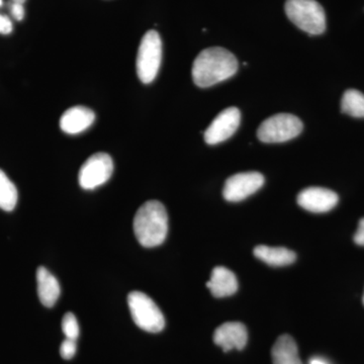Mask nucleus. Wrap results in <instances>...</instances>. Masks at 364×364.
Listing matches in <instances>:
<instances>
[{
    "label": "nucleus",
    "instance_id": "1",
    "mask_svg": "<svg viewBox=\"0 0 364 364\" xmlns=\"http://www.w3.org/2000/svg\"><path fill=\"white\" fill-rule=\"evenodd\" d=\"M238 70V61L222 47L208 48L196 57L193 65V81L198 87H210L231 78Z\"/></svg>",
    "mask_w": 364,
    "mask_h": 364
},
{
    "label": "nucleus",
    "instance_id": "2",
    "mask_svg": "<svg viewBox=\"0 0 364 364\" xmlns=\"http://www.w3.org/2000/svg\"><path fill=\"white\" fill-rule=\"evenodd\" d=\"M136 240L146 248L161 245L168 233V215L158 200H149L136 210L134 218Z\"/></svg>",
    "mask_w": 364,
    "mask_h": 364
},
{
    "label": "nucleus",
    "instance_id": "3",
    "mask_svg": "<svg viewBox=\"0 0 364 364\" xmlns=\"http://www.w3.org/2000/svg\"><path fill=\"white\" fill-rule=\"evenodd\" d=\"M286 13L291 23L310 35H321L326 30L324 9L316 0H287Z\"/></svg>",
    "mask_w": 364,
    "mask_h": 364
},
{
    "label": "nucleus",
    "instance_id": "4",
    "mask_svg": "<svg viewBox=\"0 0 364 364\" xmlns=\"http://www.w3.org/2000/svg\"><path fill=\"white\" fill-rule=\"evenodd\" d=\"M161 61V38L156 31L151 30L144 35L136 55V74L143 83L148 85L155 80Z\"/></svg>",
    "mask_w": 364,
    "mask_h": 364
},
{
    "label": "nucleus",
    "instance_id": "5",
    "mask_svg": "<svg viewBox=\"0 0 364 364\" xmlns=\"http://www.w3.org/2000/svg\"><path fill=\"white\" fill-rule=\"evenodd\" d=\"M128 305L132 318L140 329L149 333H159L164 329V316L149 296L142 291H132L128 296Z\"/></svg>",
    "mask_w": 364,
    "mask_h": 364
},
{
    "label": "nucleus",
    "instance_id": "6",
    "mask_svg": "<svg viewBox=\"0 0 364 364\" xmlns=\"http://www.w3.org/2000/svg\"><path fill=\"white\" fill-rule=\"evenodd\" d=\"M303 123L291 114H277L268 117L258 128L261 142L282 143L296 138L303 131Z\"/></svg>",
    "mask_w": 364,
    "mask_h": 364
},
{
    "label": "nucleus",
    "instance_id": "7",
    "mask_svg": "<svg viewBox=\"0 0 364 364\" xmlns=\"http://www.w3.org/2000/svg\"><path fill=\"white\" fill-rule=\"evenodd\" d=\"M112 172L114 162L112 157L107 153H95L79 170V184L86 191H92L107 182Z\"/></svg>",
    "mask_w": 364,
    "mask_h": 364
},
{
    "label": "nucleus",
    "instance_id": "8",
    "mask_svg": "<svg viewBox=\"0 0 364 364\" xmlns=\"http://www.w3.org/2000/svg\"><path fill=\"white\" fill-rule=\"evenodd\" d=\"M264 184V176L259 172L235 174L225 182L223 196L228 202L238 203L252 196Z\"/></svg>",
    "mask_w": 364,
    "mask_h": 364
},
{
    "label": "nucleus",
    "instance_id": "9",
    "mask_svg": "<svg viewBox=\"0 0 364 364\" xmlns=\"http://www.w3.org/2000/svg\"><path fill=\"white\" fill-rule=\"evenodd\" d=\"M241 112L237 107H229L220 112L205 132L208 145L224 142L234 135L240 126Z\"/></svg>",
    "mask_w": 364,
    "mask_h": 364
},
{
    "label": "nucleus",
    "instance_id": "10",
    "mask_svg": "<svg viewBox=\"0 0 364 364\" xmlns=\"http://www.w3.org/2000/svg\"><path fill=\"white\" fill-rule=\"evenodd\" d=\"M339 198L336 193L323 188H308L298 196L301 208L312 213H326L336 207Z\"/></svg>",
    "mask_w": 364,
    "mask_h": 364
},
{
    "label": "nucleus",
    "instance_id": "11",
    "mask_svg": "<svg viewBox=\"0 0 364 364\" xmlns=\"http://www.w3.org/2000/svg\"><path fill=\"white\" fill-rule=\"evenodd\" d=\"M248 341L245 326L239 322H228L218 327L214 333V342L225 352L242 350Z\"/></svg>",
    "mask_w": 364,
    "mask_h": 364
},
{
    "label": "nucleus",
    "instance_id": "12",
    "mask_svg": "<svg viewBox=\"0 0 364 364\" xmlns=\"http://www.w3.org/2000/svg\"><path fill=\"white\" fill-rule=\"evenodd\" d=\"M95 114L85 107H73L67 109L60 119V128L68 135H77L95 123Z\"/></svg>",
    "mask_w": 364,
    "mask_h": 364
},
{
    "label": "nucleus",
    "instance_id": "13",
    "mask_svg": "<svg viewBox=\"0 0 364 364\" xmlns=\"http://www.w3.org/2000/svg\"><path fill=\"white\" fill-rule=\"evenodd\" d=\"M207 287L215 298H226L236 293L238 280L231 270L224 267H217L213 269Z\"/></svg>",
    "mask_w": 364,
    "mask_h": 364
},
{
    "label": "nucleus",
    "instance_id": "14",
    "mask_svg": "<svg viewBox=\"0 0 364 364\" xmlns=\"http://www.w3.org/2000/svg\"><path fill=\"white\" fill-rule=\"evenodd\" d=\"M38 296L41 303L52 308L58 301L61 289L56 277L47 268L41 267L37 270Z\"/></svg>",
    "mask_w": 364,
    "mask_h": 364
},
{
    "label": "nucleus",
    "instance_id": "15",
    "mask_svg": "<svg viewBox=\"0 0 364 364\" xmlns=\"http://www.w3.org/2000/svg\"><path fill=\"white\" fill-rule=\"evenodd\" d=\"M273 364H303L299 355L298 345L293 337L282 335L272 351Z\"/></svg>",
    "mask_w": 364,
    "mask_h": 364
},
{
    "label": "nucleus",
    "instance_id": "16",
    "mask_svg": "<svg viewBox=\"0 0 364 364\" xmlns=\"http://www.w3.org/2000/svg\"><path fill=\"white\" fill-rule=\"evenodd\" d=\"M254 255L272 267H286L296 259L294 251L284 247H269L265 245L257 246L254 249Z\"/></svg>",
    "mask_w": 364,
    "mask_h": 364
},
{
    "label": "nucleus",
    "instance_id": "17",
    "mask_svg": "<svg viewBox=\"0 0 364 364\" xmlns=\"http://www.w3.org/2000/svg\"><path fill=\"white\" fill-rule=\"evenodd\" d=\"M18 189L14 182L0 169V208L11 212L18 203Z\"/></svg>",
    "mask_w": 364,
    "mask_h": 364
},
{
    "label": "nucleus",
    "instance_id": "18",
    "mask_svg": "<svg viewBox=\"0 0 364 364\" xmlns=\"http://www.w3.org/2000/svg\"><path fill=\"white\" fill-rule=\"evenodd\" d=\"M341 109L344 114L353 117H364V95L356 90L345 91L341 100Z\"/></svg>",
    "mask_w": 364,
    "mask_h": 364
},
{
    "label": "nucleus",
    "instance_id": "19",
    "mask_svg": "<svg viewBox=\"0 0 364 364\" xmlns=\"http://www.w3.org/2000/svg\"><path fill=\"white\" fill-rule=\"evenodd\" d=\"M62 330L66 338L77 340L79 336V325L77 318L72 313H67L62 320Z\"/></svg>",
    "mask_w": 364,
    "mask_h": 364
},
{
    "label": "nucleus",
    "instance_id": "20",
    "mask_svg": "<svg viewBox=\"0 0 364 364\" xmlns=\"http://www.w3.org/2000/svg\"><path fill=\"white\" fill-rule=\"evenodd\" d=\"M77 340L66 338L62 342L61 346H60V354H61L62 358L71 359L75 355L76 350H77Z\"/></svg>",
    "mask_w": 364,
    "mask_h": 364
},
{
    "label": "nucleus",
    "instance_id": "21",
    "mask_svg": "<svg viewBox=\"0 0 364 364\" xmlns=\"http://www.w3.org/2000/svg\"><path fill=\"white\" fill-rule=\"evenodd\" d=\"M9 11L16 21H23L25 18V7L23 4H18V2H9Z\"/></svg>",
    "mask_w": 364,
    "mask_h": 364
},
{
    "label": "nucleus",
    "instance_id": "22",
    "mask_svg": "<svg viewBox=\"0 0 364 364\" xmlns=\"http://www.w3.org/2000/svg\"><path fill=\"white\" fill-rule=\"evenodd\" d=\"M13 32V23L9 16L0 14V33L2 35H9Z\"/></svg>",
    "mask_w": 364,
    "mask_h": 364
},
{
    "label": "nucleus",
    "instance_id": "23",
    "mask_svg": "<svg viewBox=\"0 0 364 364\" xmlns=\"http://www.w3.org/2000/svg\"><path fill=\"white\" fill-rule=\"evenodd\" d=\"M354 242L359 246H364V218L359 221L358 232L354 235Z\"/></svg>",
    "mask_w": 364,
    "mask_h": 364
},
{
    "label": "nucleus",
    "instance_id": "24",
    "mask_svg": "<svg viewBox=\"0 0 364 364\" xmlns=\"http://www.w3.org/2000/svg\"><path fill=\"white\" fill-rule=\"evenodd\" d=\"M310 364H327L322 359L318 358H313L312 360L310 361Z\"/></svg>",
    "mask_w": 364,
    "mask_h": 364
},
{
    "label": "nucleus",
    "instance_id": "25",
    "mask_svg": "<svg viewBox=\"0 0 364 364\" xmlns=\"http://www.w3.org/2000/svg\"><path fill=\"white\" fill-rule=\"evenodd\" d=\"M13 2H18V4H23L26 2V0H11Z\"/></svg>",
    "mask_w": 364,
    "mask_h": 364
},
{
    "label": "nucleus",
    "instance_id": "26",
    "mask_svg": "<svg viewBox=\"0 0 364 364\" xmlns=\"http://www.w3.org/2000/svg\"><path fill=\"white\" fill-rule=\"evenodd\" d=\"M2 6V0H0V6Z\"/></svg>",
    "mask_w": 364,
    "mask_h": 364
},
{
    "label": "nucleus",
    "instance_id": "27",
    "mask_svg": "<svg viewBox=\"0 0 364 364\" xmlns=\"http://www.w3.org/2000/svg\"><path fill=\"white\" fill-rule=\"evenodd\" d=\"M363 304H364V296H363Z\"/></svg>",
    "mask_w": 364,
    "mask_h": 364
}]
</instances>
